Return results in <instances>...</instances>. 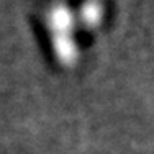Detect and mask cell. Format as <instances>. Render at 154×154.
<instances>
[{
    "instance_id": "cell-1",
    "label": "cell",
    "mask_w": 154,
    "mask_h": 154,
    "mask_svg": "<svg viewBox=\"0 0 154 154\" xmlns=\"http://www.w3.org/2000/svg\"><path fill=\"white\" fill-rule=\"evenodd\" d=\"M102 17L98 0H48L41 10V26L54 59L62 66L75 62L102 26Z\"/></svg>"
}]
</instances>
